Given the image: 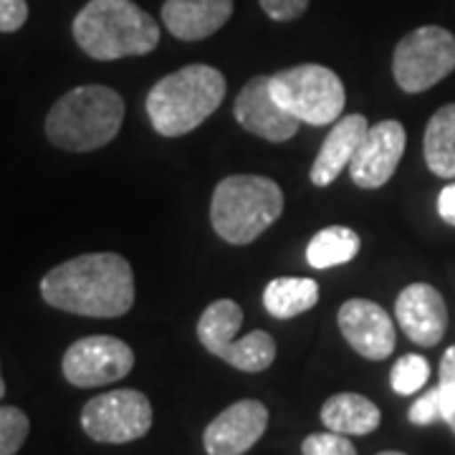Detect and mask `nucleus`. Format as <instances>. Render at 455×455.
Returning <instances> with one entry per match:
<instances>
[{
	"label": "nucleus",
	"instance_id": "obj_1",
	"mask_svg": "<svg viewBox=\"0 0 455 455\" xmlns=\"http://www.w3.org/2000/svg\"><path fill=\"white\" fill-rule=\"evenodd\" d=\"M41 296L53 309L114 319L134 304V274L119 253H84L51 268L41 281Z\"/></svg>",
	"mask_w": 455,
	"mask_h": 455
},
{
	"label": "nucleus",
	"instance_id": "obj_2",
	"mask_svg": "<svg viewBox=\"0 0 455 455\" xmlns=\"http://www.w3.org/2000/svg\"><path fill=\"white\" fill-rule=\"evenodd\" d=\"M74 38L86 56L116 61L157 49L160 26L132 0H89L74 18Z\"/></svg>",
	"mask_w": 455,
	"mask_h": 455
},
{
	"label": "nucleus",
	"instance_id": "obj_3",
	"mask_svg": "<svg viewBox=\"0 0 455 455\" xmlns=\"http://www.w3.org/2000/svg\"><path fill=\"white\" fill-rule=\"evenodd\" d=\"M226 76L208 64L182 66L147 94V116L163 137H182L200 127L226 99Z\"/></svg>",
	"mask_w": 455,
	"mask_h": 455
},
{
	"label": "nucleus",
	"instance_id": "obj_4",
	"mask_svg": "<svg viewBox=\"0 0 455 455\" xmlns=\"http://www.w3.org/2000/svg\"><path fill=\"white\" fill-rule=\"evenodd\" d=\"M124 119L122 97L101 84L76 86L51 107L46 137L66 152H94L109 145Z\"/></svg>",
	"mask_w": 455,
	"mask_h": 455
},
{
	"label": "nucleus",
	"instance_id": "obj_5",
	"mask_svg": "<svg viewBox=\"0 0 455 455\" xmlns=\"http://www.w3.org/2000/svg\"><path fill=\"white\" fill-rule=\"evenodd\" d=\"M283 212V193L274 180L260 175H230L220 180L211 200L215 233L233 245L253 243Z\"/></svg>",
	"mask_w": 455,
	"mask_h": 455
},
{
	"label": "nucleus",
	"instance_id": "obj_6",
	"mask_svg": "<svg viewBox=\"0 0 455 455\" xmlns=\"http://www.w3.org/2000/svg\"><path fill=\"white\" fill-rule=\"evenodd\" d=\"M271 94L281 107L311 127L334 124L344 112V84L322 64H301L268 76Z\"/></svg>",
	"mask_w": 455,
	"mask_h": 455
},
{
	"label": "nucleus",
	"instance_id": "obj_7",
	"mask_svg": "<svg viewBox=\"0 0 455 455\" xmlns=\"http://www.w3.org/2000/svg\"><path fill=\"white\" fill-rule=\"evenodd\" d=\"M455 71V36L440 26H420L397 44L392 74L407 94L433 89Z\"/></svg>",
	"mask_w": 455,
	"mask_h": 455
},
{
	"label": "nucleus",
	"instance_id": "obj_8",
	"mask_svg": "<svg viewBox=\"0 0 455 455\" xmlns=\"http://www.w3.org/2000/svg\"><path fill=\"white\" fill-rule=\"evenodd\" d=\"M84 433L97 443H132L152 427V405L140 390H112L92 397L82 410Z\"/></svg>",
	"mask_w": 455,
	"mask_h": 455
},
{
	"label": "nucleus",
	"instance_id": "obj_9",
	"mask_svg": "<svg viewBox=\"0 0 455 455\" xmlns=\"http://www.w3.org/2000/svg\"><path fill=\"white\" fill-rule=\"evenodd\" d=\"M134 367V352L130 344L116 337L94 334L74 341L66 349L61 370L74 387H104L124 379Z\"/></svg>",
	"mask_w": 455,
	"mask_h": 455
},
{
	"label": "nucleus",
	"instance_id": "obj_10",
	"mask_svg": "<svg viewBox=\"0 0 455 455\" xmlns=\"http://www.w3.org/2000/svg\"><path fill=\"white\" fill-rule=\"evenodd\" d=\"M405 127L397 119H385L370 127L349 163V175L355 185L364 190H377L387 185V180L395 175L397 164L405 155Z\"/></svg>",
	"mask_w": 455,
	"mask_h": 455
},
{
	"label": "nucleus",
	"instance_id": "obj_11",
	"mask_svg": "<svg viewBox=\"0 0 455 455\" xmlns=\"http://www.w3.org/2000/svg\"><path fill=\"white\" fill-rule=\"evenodd\" d=\"M233 114L245 132L268 142H286L299 132L301 122L271 94L268 76H253L241 89Z\"/></svg>",
	"mask_w": 455,
	"mask_h": 455
},
{
	"label": "nucleus",
	"instance_id": "obj_12",
	"mask_svg": "<svg viewBox=\"0 0 455 455\" xmlns=\"http://www.w3.org/2000/svg\"><path fill=\"white\" fill-rule=\"evenodd\" d=\"M268 427V410L259 400H238L226 407L203 435L208 455L248 453Z\"/></svg>",
	"mask_w": 455,
	"mask_h": 455
},
{
	"label": "nucleus",
	"instance_id": "obj_13",
	"mask_svg": "<svg viewBox=\"0 0 455 455\" xmlns=\"http://www.w3.org/2000/svg\"><path fill=\"white\" fill-rule=\"evenodd\" d=\"M337 322H339L341 337L364 359L382 362L392 355L395 324L390 314L379 304L367 299H349L347 304H341Z\"/></svg>",
	"mask_w": 455,
	"mask_h": 455
},
{
	"label": "nucleus",
	"instance_id": "obj_14",
	"mask_svg": "<svg viewBox=\"0 0 455 455\" xmlns=\"http://www.w3.org/2000/svg\"><path fill=\"white\" fill-rule=\"evenodd\" d=\"M397 324L407 339L420 347H435L448 329V307L430 283H410L395 301Z\"/></svg>",
	"mask_w": 455,
	"mask_h": 455
},
{
	"label": "nucleus",
	"instance_id": "obj_15",
	"mask_svg": "<svg viewBox=\"0 0 455 455\" xmlns=\"http://www.w3.org/2000/svg\"><path fill=\"white\" fill-rule=\"evenodd\" d=\"M233 16V0H164V28L180 41H203Z\"/></svg>",
	"mask_w": 455,
	"mask_h": 455
},
{
	"label": "nucleus",
	"instance_id": "obj_16",
	"mask_svg": "<svg viewBox=\"0 0 455 455\" xmlns=\"http://www.w3.org/2000/svg\"><path fill=\"white\" fill-rule=\"evenodd\" d=\"M367 130H370V124L362 114H347L334 122L316 160L311 164V182L316 188L331 185L344 172V167H349Z\"/></svg>",
	"mask_w": 455,
	"mask_h": 455
},
{
	"label": "nucleus",
	"instance_id": "obj_17",
	"mask_svg": "<svg viewBox=\"0 0 455 455\" xmlns=\"http://www.w3.org/2000/svg\"><path fill=\"white\" fill-rule=\"evenodd\" d=\"M379 407L357 392H339L322 407V423L326 430L341 435H370L379 427Z\"/></svg>",
	"mask_w": 455,
	"mask_h": 455
},
{
	"label": "nucleus",
	"instance_id": "obj_18",
	"mask_svg": "<svg viewBox=\"0 0 455 455\" xmlns=\"http://www.w3.org/2000/svg\"><path fill=\"white\" fill-rule=\"evenodd\" d=\"M425 163L433 175L455 180V104H445L425 127Z\"/></svg>",
	"mask_w": 455,
	"mask_h": 455
},
{
	"label": "nucleus",
	"instance_id": "obj_19",
	"mask_svg": "<svg viewBox=\"0 0 455 455\" xmlns=\"http://www.w3.org/2000/svg\"><path fill=\"white\" fill-rule=\"evenodd\" d=\"M319 283L314 278H274L263 289V307L276 319H293L316 307Z\"/></svg>",
	"mask_w": 455,
	"mask_h": 455
},
{
	"label": "nucleus",
	"instance_id": "obj_20",
	"mask_svg": "<svg viewBox=\"0 0 455 455\" xmlns=\"http://www.w3.org/2000/svg\"><path fill=\"white\" fill-rule=\"evenodd\" d=\"M241 324H243V309L233 299H218L200 314L197 339L211 355L220 357L235 341Z\"/></svg>",
	"mask_w": 455,
	"mask_h": 455
},
{
	"label": "nucleus",
	"instance_id": "obj_21",
	"mask_svg": "<svg viewBox=\"0 0 455 455\" xmlns=\"http://www.w3.org/2000/svg\"><path fill=\"white\" fill-rule=\"evenodd\" d=\"M362 248V238L352 228L329 226L322 228L307 245V260L311 268H334L341 263H349Z\"/></svg>",
	"mask_w": 455,
	"mask_h": 455
},
{
	"label": "nucleus",
	"instance_id": "obj_22",
	"mask_svg": "<svg viewBox=\"0 0 455 455\" xmlns=\"http://www.w3.org/2000/svg\"><path fill=\"white\" fill-rule=\"evenodd\" d=\"M220 359L241 372H263L276 359V339L268 331H251L243 339L233 341Z\"/></svg>",
	"mask_w": 455,
	"mask_h": 455
},
{
	"label": "nucleus",
	"instance_id": "obj_23",
	"mask_svg": "<svg viewBox=\"0 0 455 455\" xmlns=\"http://www.w3.org/2000/svg\"><path fill=\"white\" fill-rule=\"evenodd\" d=\"M430 379V364L427 359L420 355H405L395 362L390 374L392 390L397 395H415L418 390H423Z\"/></svg>",
	"mask_w": 455,
	"mask_h": 455
},
{
	"label": "nucleus",
	"instance_id": "obj_24",
	"mask_svg": "<svg viewBox=\"0 0 455 455\" xmlns=\"http://www.w3.org/2000/svg\"><path fill=\"white\" fill-rule=\"evenodd\" d=\"M31 420L23 410L0 405V455H16L28 438Z\"/></svg>",
	"mask_w": 455,
	"mask_h": 455
},
{
	"label": "nucleus",
	"instance_id": "obj_25",
	"mask_svg": "<svg viewBox=\"0 0 455 455\" xmlns=\"http://www.w3.org/2000/svg\"><path fill=\"white\" fill-rule=\"evenodd\" d=\"M440 407H443V420L455 433V344L448 347V352L440 359Z\"/></svg>",
	"mask_w": 455,
	"mask_h": 455
},
{
	"label": "nucleus",
	"instance_id": "obj_26",
	"mask_svg": "<svg viewBox=\"0 0 455 455\" xmlns=\"http://www.w3.org/2000/svg\"><path fill=\"white\" fill-rule=\"evenodd\" d=\"M301 453L304 455H357V448L352 445V440L341 433H314L307 435L301 443Z\"/></svg>",
	"mask_w": 455,
	"mask_h": 455
},
{
	"label": "nucleus",
	"instance_id": "obj_27",
	"mask_svg": "<svg viewBox=\"0 0 455 455\" xmlns=\"http://www.w3.org/2000/svg\"><path fill=\"white\" fill-rule=\"evenodd\" d=\"M410 423L412 425H433L435 420H443V407H440V392L438 387L427 390L425 395H420L410 412H407Z\"/></svg>",
	"mask_w": 455,
	"mask_h": 455
},
{
	"label": "nucleus",
	"instance_id": "obj_28",
	"mask_svg": "<svg viewBox=\"0 0 455 455\" xmlns=\"http://www.w3.org/2000/svg\"><path fill=\"white\" fill-rule=\"evenodd\" d=\"M263 13L278 20V23H286V20H296L307 13L309 8V0H259Z\"/></svg>",
	"mask_w": 455,
	"mask_h": 455
},
{
	"label": "nucleus",
	"instance_id": "obj_29",
	"mask_svg": "<svg viewBox=\"0 0 455 455\" xmlns=\"http://www.w3.org/2000/svg\"><path fill=\"white\" fill-rule=\"evenodd\" d=\"M26 20H28L26 0H0V33L20 31Z\"/></svg>",
	"mask_w": 455,
	"mask_h": 455
},
{
	"label": "nucleus",
	"instance_id": "obj_30",
	"mask_svg": "<svg viewBox=\"0 0 455 455\" xmlns=\"http://www.w3.org/2000/svg\"><path fill=\"white\" fill-rule=\"evenodd\" d=\"M438 212L448 226H455V182L445 185V188L440 190Z\"/></svg>",
	"mask_w": 455,
	"mask_h": 455
},
{
	"label": "nucleus",
	"instance_id": "obj_31",
	"mask_svg": "<svg viewBox=\"0 0 455 455\" xmlns=\"http://www.w3.org/2000/svg\"><path fill=\"white\" fill-rule=\"evenodd\" d=\"M5 397V382H3V374H0V400Z\"/></svg>",
	"mask_w": 455,
	"mask_h": 455
},
{
	"label": "nucleus",
	"instance_id": "obj_32",
	"mask_svg": "<svg viewBox=\"0 0 455 455\" xmlns=\"http://www.w3.org/2000/svg\"><path fill=\"white\" fill-rule=\"evenodd\" d=\"M377 455H405V453H397V451H385V453H377Z\"/></svg>",
	"mask_w": 455,
	"mask_h": 455
}]
</instances>
